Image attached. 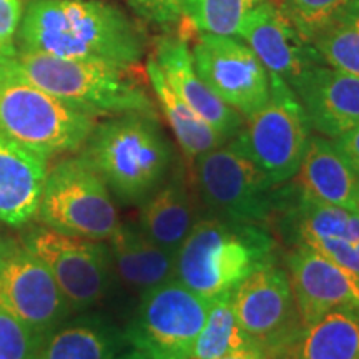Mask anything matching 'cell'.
I'll use <instances>...</instances> for the list:
<instances>
[{
	"instance_id": "15",
	"label": "cell",
	"mask_w": 359,
	"mask_h": 359,
	"mask_svg": "<svg viewBox=\"0 0 359 359\" xmlns=\"http://www.w3.org/2000/svg\"><path fill=\"white\" fill-rule=\"evenodd\" d=\"M291 290L304 330L336 308H359V275L306 245L286 257Z\"/></svg>"
},
{
	"instance_id": "10",
	"label": "cell",
	"mask_w": 359,
	"mask_h": 359,
	"mask_svg": "<svg viewBox=\"0 0 359 359\" xmlns=\"http://www.w3.org/2000/svg\"><path fill=\"white\" fill-rule=\"evenodd\" d=\"M243 330L269 359H294L304 327L286 268L269 263L246 278L231 294Z\"/></svg>"
},
{
	"instance_id": "13",
	"label": "cell",
	"mask_w": 359,
	"mask_h": 359,
	"mask_svg": "<svg viewBox=\"0 0 359 359\" xmlns=\"http://www.w3.org/2000/svg\"><path fill=\"white\" fill-rule=\"evenodd\" d=\"M190 50L206 87L245 118L268 102L269 72L241 39L198 32L191 39Z\"/></svg>"
},
{
	"instance_id": "25",
	"label": "cell",
	"mask_w": 359,
	"mask_h": 359,
	"mask_svg": "<svg viewBox=\"0 0 359 359\" xmlns=\"http://www.w3.org/2000/svg\"><path fill=\"white\" fill-rule=\"evenodd\" d=\"M294 359H359V308H336L309 325Z\"/></svg>"
},
{
	"instance_id": "16",
	"label": "cell",
	"mask_w": 359,
	"mask_h": 359,
	"mask_svg": "<svg viewBox=\"0 0 359 359\" xmlns=\"http://www.w3.org/2000/svg\"><path fill=\"white\" fill-rule=\"evenodd\" d=\"M236 37L257 53L269 75L281 79L291 88L308 69L323 64L278 0H266L255 8Z\"/></svg>"
},
{
	"instance_id": "17",
	"label": "cell",
	"mask_w": 359,
	"mask_h": 359,
	"mask_svg": "<svg viewBox=\"0 0 359 359\" xmlns=\"http://www.w3.org/2000/svg\"><path fill=\"white\" fill-rule=\"evenodd\" d=\"M311 132L334 138L359 123V79L316 64L294 83Z\"/></svg>"
},
{
	"instance_id": "29",
	"label": "cell",
	"mask_w": 359,
	"mask_h": 359,
	"mask_svg": "<svg viewBox=\"0 0 359 359\" xmlns=\"http://www.w3.org/2000/svg\"><path fill=\"white\" fill-rule=\"evenodd\" d=\"M353 2L354 0H278L302 37L309 43L343 15Z\"/></svg>"
},
{
	"instance_id": "33",
	"label": "cell",
	"mask_w": 359,
	"mask_h": 359,
	"mask_svg": "<svg viewBox=\"0 0 359 359\" xmlns=\"http://www.w3.org/2000/svg\"><path fill=\"white\" fill-rule=\"evenodd\" d=\"M334 143L343 151V155L346 156L359 177V123L351 130H348L346 133L341 135V137L334 138Z\"/></svg>"
},
{
	"instance_id": "11",
	"label": "cell",
	"mask_w": 359,
	"mask_h": 359,
	"mask_svg": "<svg viewBox=\"0 0 359 359\" xmlns=\"http://www.w3.org/2000/svg\"><path fill=\"white\" fill-rule=\"evenodd\" d=\"M20 241L47 264L72 311H85L109 294L115 271L103 241L65 235L43 224L27 228Z\"/></svg>"
},
{
	"instance_id": "9",
	"label": "cell",
	"mask_w": 359,
	"mask_h": 359,
	"mask_svg": "<svg viewBox=\"0 0 359 359\" xmlns=\"http://www.w3.org/2000/svg\"><path fill=\"white\" fill-rule=\"evenodd\" d=\"M212 303L175 276L168 278L142 293L123 330L127 343L151 359H191Z\"/></svg>"
},
{
	"instance_id": "36",
	"label": "cell",
	"mask_w": 359,
	"mask_h": 359,
	"mask_svg": "<svg viewBox=\"0 0 359 359\" xmlns=\"http://www.w3.org/2000/svg\"><path fill=\"white\" fill-rule=\"evenodd\" d=\"M356 213L359 215V183H358V195H356Z\"/></svg>"
},
{
	"instance_id": "14",
	"label": "cell",
	"mask_w": 359,
	"mask_h": 359,
	"mask_svg": "<svg viewBox=\"0 0 359 359\" xmlns=\"http://www.w3.org/2000/svg\"><path fill=\"white\" fill-rule=\"evenodd\" d=\"M291 245L302 243L359 275V215L306 198L290 182L276 222Z\"/></svg>"
},
{
	"instance_id": "6",
	"label": "cell",
	"mask_w": 359,
	"mask_h": 359,
	"mask_svg": "<svg viewBox=\"0 0 359 359\" xmlns=\"http://www.w3.org/2000/svg\"><path fill=\"white\" fill-rule=\"evenodd\" d=\"M200 205L212 217L268 226L276 222L290 182L276 185L230 140L193 161Z\"/></svg>"
},
{
	"instance_id": "32",
	"label": "cell",
	"mask_w": 359,
	"mask_h": 359,
	"mask_svg": "<svg viewBox=\"0 0 359 359\" xmlns=\"http://www.w3.org/2000/svg\"><path fill=\"white\" fill-rule=\"evenodd\" d=\"M24 17V0H0V50L13 45Z\"/></svg>"
},
{
	"instance_id": "31",
	"label": "cell",
	"mask_w": 359,
	"mask_h": 359,
	"mask_svg": "<svg viewBox=\"0 0 359 359\" xmlns=\"http://www.w3.org/2000/svg\"><path fill=\"white\" fill-rule=\"evenodd\" d=\"M132 11L147 24L175 32L182 22L185 0H127Z\"/></svg>"
},
{
	"instance_id": "4",
	"label": "cell",
	"mask_w": 359,
	"mask_h": 359,
	"mask_svg": "<svg viewBox=\"0 0 359 359\" xmlns=\"http://www.w3.org/2000/svg\"><path fill=\"white\" fill-rule=\"evenodd\" d=\"M11 47L0 50V137L48 160L79 151L97 118L37 87L13 60Z\"/></svg>"
},
{
	"instance_id": "22",
	"label": "cell",
	"mask_w": 359,
	"mask_h": 359,
	"mask_svg": "<svg viewBox=\"0 0 359 359\" xmlns=\"http://www.w3.org/2000/svg\"><path fill=\"white\" fill-rule=\"evenodd\" d=\"M127 346L125 331L114 321L85 313L45 336L34 359H116Z\"/></svg>"
},
{
	"instance_id": "37",
	"label": "cell",
	"mask_w": 359,
	"mask_h": 359,
	"mask_svg": "<svg viewBox=\"0 0 359 359\" xmlns=\"http://www.w3.org/2000/svg\"><path fill=\"white\" fill-rule=\"evenodd\" d=\"M2 238H4V236H0V243H2Z\"/></svg>"
},
{
	"instance_id": "34",
	"label": "cell",
	"mask_w": 359,
	"mask_h": 359,
	"mask_svg": "<svg viewBox=\"0 0 359 359\" xmlns=\"http://www.w3.org/2000/svg\"><path fill=\"white\" fill-rule=\"evenodd\" d=\"M215 359H269V358L262 348L255 346V348H248V349H240V351L224 354V356H219Z\"/></svg>"
},
{
	"instance_id": "30",
	"label": "cell",
	"mask_w": 359,
	"mask_h": 359,
	"mask_svg": "<svg viewBox=\"0 0 359 359\" xmlns=\"http://www.w3.org/2000/svg\"><path fill=\"white\" fill-rule=\"evenodd\" d=\"M42 338L0 306V359H34Z\"/></svg>"
},
{
	"instance_id": "24",
	"label": "cell",
	"mask_w": 359,
	"mask_h": 359,
	"mask_svg": "<svg viewBox=\"0 0 359 359\" xmlns=\"http://www.w3.org/2000/svg\"><path fill=\"white\" fill-rule=\"evenodd\" d=\"M145 74L185 161L193 163L200 155L230 142L175 92L154 57H148Z\"/></svg>"
},
{
	"instance_id": "1",
	"label": "cell",
	"mask_w": 359,
	"mask_h": 359,
	"mask_svg": "<svg viewBox=\"0 0 359 359\" xmlns=\"http://www.w3.org/2000/svg\"><path fill=\"white\" fill-rule=\"evenodd\" d=\"M13 47L67 60L135 69L147 53L137 20L102 0H30Z\"/></svg>"
},
{
	"instance_id": "35",
	"label": "cell",
	"mask_w": 359,
	"mask_h": 359,
	"mask_svg": "<svg viewBox=\"0 0 359 359\" xmlns=\"http://www.w3.org/2000/svg\"><path fill=\"white\" fill-rule=\"evenodd\" d=\"M116 359H151V358L148 356L147 353L140 351V349H135V348H132V349H130V351L120 354V356L116 358Z\"/></svg>"
},
{
	"instance_id": "12",
	"label": "cell",
	"mask_w": 359,
	"mask_h": 359,
	"mask_svg": "<svg viewBox=\"0 0 359 359\" xmlns=\"http://www.w3.org/2000/svg\"><path fill=\"white\" fill-rule=\"evenodd\" d=\"M0 306L42 339L72 314L47 264L12 238L0 243Z\"/></svg>"
},
{
	"instance_id": "27",
	"label": "cell",
	"mask_w": 359,
	"mask_h": 359,
	"mask_svg": "<svg viewBox=\"0 0 359 359\" xmlns=\"http://www.w3.org/2000/svg\"><path fill=\"white\" fill-rule=\"evenodd\" d=\"M323 64L359 79V0L313 39Z\"/></svg>"
},
{
	"instance_id": "2",
	"label": "cell",
	"mask_w": 359,
	"mask_h": 359,
	"mask_svg": "<svg viewBox=\"0 0 359 359\" xmlns=\"http://www.w3.org/2000/svg\"><path fill=\"white\" fill-rule=\"evenodd\" d=\"M79 155L123 206L145 203L182 158L161 127L160 116L140 111L97 122Z\"/></svg>"
},
{
	"instance_id": "26",
	"label": "cell",
	"mask_w": 359,
	"mask_h": 359,
	"mask_svg": "<svg viewBox=\"0 0 359 359\" xmlns=\"http://www.w3.org/2000/svg\"><path fill=\"white\" fill-rule=\"evenodd\" d=\"M231 294L219 296L212 303L193 348L191 359H215L240 349L258 346L238 321Z\"/></svg>"
},
{
	"instance_id": "7",
	"label": "cell",
	"mask_w": 359,
	"mask_h": 359,
	"mask_svg": "<svg viewBox=\"0 0 359 359\" xmlns=\"http://www.w3.org/2000/svg\"><path fill=\"white\" fill-rule=\"evenodd\" d=\"M35 218L55 231L97 241L110 240L120 224L105 182L79 154L47 173Z\"/></svg>"
},
{
	"instance_id": "18",
	"label": "cell",
	"mask_w": 359,
	"mask_h": 359,
	"mask_svg": "<svg viewBox=\"0 0 359 359\" xmlns=\"http://www.w3.org/2000/svg\"><path fill=\"white\" fill-rule=\"evenodd\" d=\"M151 57L175 92L201 118L231 140L243 125L245 116L219 100L200 79L193 65L190 42L177 32H167L155 40Z\"/></svg>"
},
{
	"instance_id": "28",
	"label": "cell",
	"mask_w": 359,
	"mask_h": 359,
	"mask_svg": "<svg viewBox=\"0 0 359 359\" xmlns=\"http://www.w3.org/2000/svg\"><path fill=\"white\" fill-rule=\"evenodd\" d=\"M266 0H185L182 22L196 34L236 37L246 17Z\"/></svg>"
},
{
	"instance_id": "23",
	"label": "cell",
	"mask_w": 359,
	"mask_h": 359,
	"mask_svg": "<svg viewBox=\"0 0 359 359\" xmlns=\"http://www.w3.org/2000/svg\"><path fill=\"white\" fill-rule=\"evenodd\" d=\"M109 241L114 271L130 288L143 293L175 276V253L148 238L140 224L120 223Z\"/></svg>"
},
{
	"instance_id": "21",
	"label": "cell",
	"mask_w": 359,
	"mask_h": 359,
	"mask_svg": "<svg viewBox=\"0 0 359 359\" xmlns=\"http://www.w3.org/2000/svg\"><path fill=\"white\" fill-rule=\"evenodd\" d=\"M291 182L306 198L356 212L359 177L331 138L311 135Z\"/></svg>"
},
{
	"instance_id": "20",
	"label": "cell",
	"mask_w": 359,
	"mask_h": 359,
	"mask_svg": "<svg viewBox=\"0 0 359 359\" xmlns=\"http://www.w3.org/2000/svg\"><path fill=\"white\" fill-rule=\"evenodd\" d=\"M47 173V156L0 137V223L19 228L37 217Z\"/></svg>"
},
{
	"instance_id": "5",
	"label": "cell",
	"mask_w": 359,
	"mask_h": 359,
	"mask_svg": "<svg viewBox=\"0 0 359 359\" xmlns=\"http://www.w3.org/2000/svg\"><path fill=\"white\" fill-rule=\"evenodd\" d=\"M11 55L32 82L67 105L95 118L140 111L158 115L145 85L133 69L67 60L45 53L19 50Z\"/></svg>"
},
{
	"instance_id": "3",
	"label": "cell",
	"mask_w": 359,
	"mask_h": 359,
	"mask_svg": "<svg viewBox=\"0 0 359 359\" xmlns=\"http://www.w3.org/2000/svg\"><path fill=\"white\" fill-rule=\"evenodd\" d=\"M276 253L278 241L268 226L201 215L175 255V278L215 302L278 262Z\"/></svg>"
},
{
	"instance_id": "19",
	"label": "cell",
	"mask_w": 359,
	"mask_h": 359,
	"mask_svg": "<svg viewBox=\"0 0 359 359\" xmlns=\"http://www.w3.org/2000/svg\"><path fill=\"white\" fill-rule=\"evenodd\" d=\"M196 198L195 187L180 158L163 185L140 206L138 224L156 245L177 255L193 224L201 217Z\"/></svg>"
},
{
	"instance_id": "8",
	"label": "cell",
	"mask_w": 359,
	"mask_h": 359,
	"mask_svg": "<svg viewBox=\"0 0 359 359\" xmlns=\"http://www.w3.org/2000/svg\"><path fill=\"white\" fill-rule=\"evenodd\" d=\"M269 77L268 102L246 116L231 140L273 183L283 185L298 173L311 138V127L293 88L275 75Z\"/></svg>"
}]
</instances>
